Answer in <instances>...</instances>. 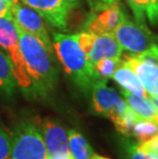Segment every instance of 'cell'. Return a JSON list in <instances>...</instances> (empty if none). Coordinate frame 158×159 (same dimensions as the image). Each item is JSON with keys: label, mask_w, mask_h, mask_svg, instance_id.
Wrapping results in <instances>:
<instances>
[{"label": "cell", "mask_w": 158, "mask_h": 159, "mask_svg": "<svg viewBox=\"0 0 158 159\" xmlns=\"http://www.w3.org/2000/svg\"><path fill=\"white\" fill-rule=\"evenodd\" d=\"M123 60L137 74L148 94L158 96V67L141 62L129 53L124 55Z\"/></svg>", "instance_id": "cell-12"}, {"label": "cell", "mask_w": 158, "mask_h": 159, "mask_svg": "<svg viewBox=\"0 0 158 159\" xmlns=\"http://www.w3.org/2000/svg\"><path fill=\"white\" fill-rule=\"evenodd\" d=\"M129 159H158V154L141 147L139 144H129L126 146Z\"/></svg>", "instance_id": "cell-20"}, {"label": "cell", "mask_w": 158, "mask_h": 159, "mask_svg": "<svg viewBox=\"0 0 158 159\" xmlns=\"http://www.w3.org/2000/svg\"><path fill=\"white\" fill-rule=\"evenodd\" d=\"M39 125L49 159H74L69 151L68 134L61 124L45 118Z\"/></svg>", "instance_id": "cell-10"}, {"label": "cell", "mask_w": 158, "mask_h": 159, "mask_svg": "<svg viewBox=\"0 0 158 159\" xmlns=\"http://www.w3.org/2000/svg\"><path fill=\"white\" fill-rule=\"evenodd\" d=\"M122 50L114 33H104L97 35L92 49L87 55V60L93 66L105 57H121Z\"/></svg>", "instance_id": "cell-11"}, {"label": "cell", "mask_w": 158, "mask_h": 159, "mask_svg": "<svg viewBox=\"0 0 158 159\" xmlns=\"http://www.w3.org/2000/svg\"><path fill=\"white\" fill-rule=\"evenodd\" d=\"M112 78L117 84H119L121 89L133 94H137V96L149 99V94L146 91L145 87L143 86L139 77L137 76V74L133 72V69L127 65L124 60L122 65L114 72Z\"/></svg>", "instance_id": "cell-13"}, {"label": "cell", "mask_w": 158, "mask_h": 159, "mask_svg": "<svg viewBox=\"0 0 158 159\" xmlns=\"http://www.w3.org/2000/svg\"><path fill=\"white\" fill-rule=\"evenodd\" d=\"M16 28L20 49L28 75L34 85L36 98L45 99L58 82L59 73L52 52H48L35 36L18 26Z\"/></svg>", "instance_id": "cell-1"}, {"label": "cell", "mask_w": 158, "mask_h": 159, "mask_svg": "<svg viewBox=\"0 0 158 159\" xmlns=\"http://www.w3.org/2000/svg\"><path fill=\"white\" fill-rule=\"evenodd\" d=\"M97 35L93 33L87 32V31H82L77 34V38H78V43L82 50L86 53V56L88 55V52L92 49L93 42H95Z\"/></svg>", "instance_id": "cell-24"}, {"label": "cell", "mask_w": 158, "mask_h": 159, "mask_svg": "<svg viewBox=\"0 0 158 159\" xmlns=\"http://www.w3.org/2000/svg\"><path fill=\"white\" fill-rule=\"evenodd\" d=\"M9 3L6 1H3V0H0V16L6 15V12L8 11L9 8Z\"/></svg>", "instance_id": "cell-27"}, {"label": "cell", "mask_w": 158, "mask_h": 159, "mask_svg": "<svg viewBox=\"0 0 158 159\" xmlns=\"http://www.w3.org/2000/svg\"><path fill=\"white\" fill-rule=\"evenodd\" d=\"M90 90L93 112L109 118L113 123H116L129 108L123 98L108 86L106 79L96 80Z\"/></svg>", "instance_id": "cell-6"}, {"label": "cell", "mask_w": 158, "mask_h": 159, "mask_svg": "<svg viewBox=\"0 0 158 159\" xmlns=\"http://www.w3.org/2000/svg\"><path fill=\"white\" fill-rule=\"evenodd\" d=\"M120 93H121L126 104L129 105V107L133 110L141 118L150 119L158 122V110L150 101V99L137 96V94H133L123 89L120 90Z\"/></svg>", "instance_id": "cell-14"}, {"label": "cell", "mask_w": 158, "mask_h": 159, "mask_svg": "<svg viewBox=\"0 0 158 159\" xmlns=\"http://www.w3.org/2000/svg\"><path fill=\"white\" fill-rule=\"evenodd\" d=\"M18 87L13 76L8 57L0 50V90L6 96H11Z\"/></svg>", "instance_id": "cell-16"}, {"label": "cell", "mask_w": 158, "mask_h": 159, "mask_svg": "<svg viewBox=\"0 0 158 159\" xmlns=\"http://www.w3.org/2000/svg\"><path fill=\"white\" fill-rule=\"evenodd\" d=\"M129 55L133 57H136L137 60L141 61V62L158 67V45L151 47L150 49H148L144 52L137 53V55L129 53Z\"/></svg>", "instance_id": "cell-22"}, {"label": "cell", "mask_w": 158, "mask_h": 159, "mask_svg": "<svg viewBox=\"0 0 158 159\" xmlns=\"http://www.w3.org/2000/svg\"><path fill=\"white\" fill-rule=\"evenodd\" d=\"M113 33L122 49L133 55L144 52L158 45V36L154 35L147 28L146 24L133 22L126 16H123Z\"/></svg>", "instance_id": "cell-5"}, {"label": "cell", "mask_w": 158, "mask_h": 159, "mask_svg": "<svg viewBox=\"0 0 158 159\" xmlns=\"http://www.w3.org/2000/svg\"><path fill=\"white\" fill-rule=\"evenodd\" d=\"M67 134L71 156L74 159H90L95 153L86 139L75 129H70Z\"/></svg>", "instance_id": "cell-15"}, {"label": "cell", "mask_w": 158, "mask_h": 159, "mask_svg": "<svg viewBox=\"0 0 158 159\" xmlns=\"http://www.w3.org/2000/svg\"><path fill=\"white\" fill-rule=\"evenodd\" d=\"M125 1L127 2V4L130 5V2H132V0H125Z\"/></svg>", "instance_id": "cell-32"}, {"label": "cell", "mask_w": 158, "mask_h": 159, "mask_svg": "<svg viewBox=\"0 0 158 159\" xmlns=\"http://www.w3.org/2000/svg\"><path fill=\"white\" fill-rule=\"evenodd\" d=\"M124 16L119 1L114 3H105L102 0L95 1L84 23V31L96 35L113 33Z\"/></svg>", "instance_id": "cell-7"}, {"label": "cell", "mask_w": 158, "mask_h": 159, "mask_svg": "<svg viewBox=\"0 0 158 159\" xmlns=\"http://www.w3.org/2000/svg\"><path fill=\"white\" fill-rule=\"evenodd\" d=\"M146 15L152 25L158 24V0H149Z\"/></svg>", "instance_id": "cell-25"}, {"label": "cell", "mask_w": 158, "mask_h": 159, "mask_svg": "<svg viewBox=\"0 0 158 159\" xmlns=\"http://www.w3.org/2000/svg\"><path fill=\"white\" fill-rule=\"evenodd\" d=\"M38 13L49 26L64 30L69 16L79 6L78 0H21Z\"/></svg>", "instance_id": "cell-9"}, {"label": "cell", "mask_w": 158, "mask_h": 159, "mask_svg": "<svg viewBox=\"0 0 158 159\" xmlns=\"http://www.w3.org/2000/svg\"><path fill=\"white\" fill-rule=\"evenodd\" d=\"M52 42L65 72L84 93L92 89L97 78L86 53L79 45L77 34L53 33Z\"/></svg>", "instance_id": "cell-2"}, {"label": "cell", "mask_w": 158, "mask_h": 159, "mask_svg": "<svg viewBox=\"0 0 158 159\" xmlns=\"http://www.w3.org/2000/svg\"><path fill=\"white\" fill-rule=\"evenodd\" d=\"M11 159H47L39 122L23 120L16 125L11 137Z\"/></svg>", "instance_id": "cell-4"}, {"label": "cell", "mask_w": 158, "mask_h": 159, "mask_svg": "<svg viewBox=\"0 0 158 159\" xmlns=\"http://www.w3.org/2000/svg\"><path fill=\"white\" fill-rule=\"evenodd\" d=\"M150 101L154 104V106L157 108L158 110V96H149Z\"/></svg>", "instance_id": "cell-28"}, {"label": "cell", "mask_w": 158, "mask_h": 159, "mask_svg": "<svg viewBox=\"0 0 158 159\" xmlns=\"http://www.w3.org/2000/svg\"><path fill=\"white\" fill-rule=\"evenodd\" d=\"M8 15L16 26L35 36L48 52H53L52 42L49 38L45 23L34 9L22 5L18 0H15L9 5Z\"/></svg>", "instance_id": "cell-8"}, {"label": "cell", "mask_w": 158, "mask_h": 159, "mask_svg": "<svg viewBox=\"0 0 158 159\" xmlns=\"http://www.w3.org/2000/svg\"><path fill=\"white\" fill-rule=\"evenodd\" d=\"M139 145L141 147L147 149V150L152 151L154 153L158 154V136L151 139L150 141L145 142V143H142V144H139Z\"/></svg>", "instance_id": "cell-26"}, {"label": "cell", "mask_w": 158, "mask_h": 159, "mask_svg": "<svg viewBox=\"0 0 158 159\" xmlns=\"http://www.w3.org/2000/svg\"><path fill=\"white\" fill-rule=\"evenodd\" d=\"M0 47L6 52L11 67L18 84L24 96L29 99H37L34 85L27 72L19 44V33L16 24L8 15L0 16Z\"/></svg>", "instance_id": "cell-3"}, {"label": "cell", "mask_w": 158, "mask_h": 159, "mask_svg": "<svg viewBox=\"0 0 158 159\" xmlns=\"http://www.w3.org/2000/svg\"><path fill=\"white\" fill-rule=\"evenodd\" d=\"M149 0H132L129 7L133 12L134 20L139 23L145 24V16Z\"/></svg>", "instance_id": "cell-21"}, {"label": "cell", "mask_w": 158, "mask_h": 159, "mask_svg": "<svg viewBox=\"0 0 158 159\" xmlns=\"http://www.w3.org/2000/svg\"><path fill=\"white\" fill-rule=\"evenodd\" d=\"M140 119L141 117L139 115L129 107L124 114L120 117V119L116 123H114V125L118 133L124 134V136H132L134 124Z\"/></svg>", "instance_id": "cell-19"}, {"label": "cell", "mask_w": 158, "mask_h": 159, "mask_svg": "<svg viewBox=\"0 0 158 159\" xmlns=\"http://www.w3.org/2000/svg\"><path fill=\"white\" fill-rule=\"evenodd\" d=\"M102 1L105 2V3H114V2L119 1V0H102Z\"/></svg>", "instance_id": "cell-30"}, {"label": "cell", "mask_w": 158, "mask_h": 159, "mask_svg": "<svg viewBox=\"0 0 158 159\" xmlns=\"http://www.w3.org/2000/svg\"><path fill=\"white\" fill-rule=\"evenodd\" d=\"M90 159H109L107 157H104V156H101V155H97V154H93Z\"/></svg>", "instance_id": "cell-29"}, {"label": "cell", "mask_w": 158, "mask_h": 159, "mask_svg": "<svg viewBox=\"0 0 158 159\" xmlns=\"http://www.w3.org/2000/svg\"><path fill=\"white\" fill-rule=\"evenodd\" d=\"M11 137L0 126V159H11Z\"/></svg>", "instance_id": "cell-23"}, {"label": "cell", "mask_w": 158, "mask_h": 159, "mask_svg": "<svg viewBox=\"0 0 158 159\" xmlns=\"http://www.w3.org/2000/svg\"><path fill=\"white\" fill-rule=\"evenodd\" d=\"M3 1H6V2H8L9 4H11V2H13V1H15V0H3Z\"/></svg>", "instance_id": "cell-31"}, {"label": "cell", "mask_w": 158, "mask_h": 159, "mask_svg": "<svg viewBox=\"0 0 158 159\" xmlns=\"http://www.w3.org/2000/svg\"><path fill=\"white\" fill-rule=\"evenodd\" d=\"M122 63L123 60L121 57H105L100 60L93 66L97 80L112 78L114 72L122 65Z\"/></svg>", "instance_id": "cell-18"}, {"label": "cell", "mask_w": 158, "mask_h": 159, "mask_svg": "<svg viewBox=\"0 0 158 159\" xmlns=\"http://www.w3.org/2000/svg\"><path fill=\"white\" fill-rule=\"evenodd\" d=\"M132 136L137 139L139 144L145 143L158 136V122L150 119H141L134 124Z\"/></svg>", "instance_id": "cell-17"}]
</instances>
